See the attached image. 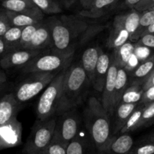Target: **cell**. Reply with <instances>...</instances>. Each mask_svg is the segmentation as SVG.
Segmentation results:
<instances>
[{"label": "cell", "instance_id": "17", "mask_svg": "<svg viewBox=\"0 0 154 154\" xmlns=\"http://www.w3.org/2000/svg\"><path fill=\"white\" fill-rule=\"evenodd\" d=\"M120 0H94L86 9L79 13V15L87 18H99L117 7Z\"/></svg>", "mask_w": 154, "mask_h": 154}, {"label": "cell", "instance_id": "26", "mask_svg": "<svg viewBox=\"0 0 154 154\" xmlns=\"http://www.w3.org/2000/svg\"><path fill=\"white\" fill-rule=\"evenodd\" d=\"M22 29L23 27L11 26L4 34L2 38L7 47V52L19 48Z\"/></svg>", "mask_w": 154, "mask_h": 154}, {"label": "cell", "instance_id": "11", "mask_svg": "<svg viewBox=\"0 0 154 154\" xmlns=\"http://www.w3.org/2000/svg\"><path fill=\"white\" fill-rule=\"evenodd\" d=\"M22 125L17 117L0 125V150L21 143Z\"/></svg>", "mask_w": 154, "mask_h": 154}, {"label": "cell", "instance_id": "34", "mask_svg": "<svg viewBox=\"0 0 154 154\" xmlns=\"http://www.w3.org/2000/svg\"><path fill=\"white\" fill-rule=\"evenodd\" d=\"M40 154H66V146L57 140H52Z\"/></svg>", "mask_w": 154, "mask_h": 154}, {"label": "cell", "instance_id": "38", "mask_svg": "<svg viewBox=\"0 0 154 154\" xmlns=\"http://www.w3.org/2000/svg\"><path fill=\"white\" fill-rule=\"evenodd\" d=\"M154 101V85L152 87H149L147 89L144 90L142 97L141 101L140 103L143 104H148L149 103H152Z\"/></svg>", "mask_w": 154, "mask_h": 154}, {"label": "cell", "instance_id": "27", "mask_svg": "<svg viewBox=\"0 0 154 154\" xmlns=\"http://www.w3.org/2000/svg\"><path fill=\"white\" fill-rule=\"evenodd\" d=\"M144 90L141 85H129L121 98L120 103H139L141 101Z\"/></svg>", "mask_w": 154, "mask_h": 154}, {"label": "cell", "instance_id": "51", "mask_svg": "<svg viewBox=\"0 0 154 154\" xmlns=\"http://www.w3.org/2000/svg\"><path fill=\"white\" fill-rule=\"evenodd\" d=\"M1 89H2V88H1ZM1 89H0V90H1Z\"/></svg>", "mask_w": 154, "mask_h": 154}, {"label": "cell", "instance_id": "9", "mask_svg": "<svg viewBox=\"0 0 154 154\" xmlns=\"http://www.w3.org/2000/svg\"><path fill=\"white\" fill-rule=\"evenodd\" d=\"M119 66L120 65L114 54H111L110 64H109V70H108L104 86H103V91H102L101 100H100L103 108L110 118L112 117L114 113L113 94L116 79V75H117L118 69H119Z\"/></svg>", "mask_w": 154, "mask_h": 154}, {"label": "cell", "instance_id": "35", "mask_svg": "<svg viewBox=\"0 0 154 154\" xmlns=\"http://www.w3.org/2000/svg\"><path fill=\"white\" fill-rule=\"evenodd\" d=\"M128 154H154V142H144L131 148Z\"/></svg>", "mask_w": 154, "mask_h": 154}, {"label": "cell", "instance_id": "42", "mask_svg": "<svg viewBox=\"0 0 154 154\" xmlns=\"http://www.w3.org/2000/svg\"><path fill=\"white\" fill-rule=\"evenodd\" d=\"M7 82V75L5 74L4 69H2L0 66V89L3 87V85Z\"/></svg>", "mask_w": 154, "mask_h": 154}, {"label": "cell", "instance_id": "23", "mask_svg": "<svg viewBox=\"0 0 154 154\" xmlns=\"http://www.w3.org/2000/svg\"><path fill=\"white\" fill-rule=\"evenodd\" d=\"M129 85V80H128V72L125 67L119 66L118 69L117 75L116 79L115 89H114L113 94V107L114 111L116 106L120 103L121 98L125 92V89Z\"/></svg>", "mask_w": 154, "mask_h": 154}, {"label": "cell", "instance_id": "16", "mask_svg": "<svg viewBox=\"0 0 154 154\" xmlns=\"http://www.w3.org/2000/svg\"><path fill=\"white\" fill-rule=\"evenodd\" d=\"M21 104L16 100L13 93L5 94L0 98V125L17 117Z\"/></svg>", "mask_w": 154, "mask_h": 154}, {"label": "cell", "instance_id": "40", "mask_svg": "<svg viewBox=\"0 0 154 154\" xmlns=\"http://www.w3.org/2000/svg\"><path fill=\"white\" fill-rule=\"evenodd\" d=\"M153 5L154 0H142L141 2H139L134 8L137 11L142 12V11L149 9Z\"/></svg>", "mask_w": 154, "mask_h": 154}, {"label": "cell", "instance_id": "48", "mask_svg": "<svg viewBox=\"0 0 154 154\" xmlns=\"http://www.w3.org/2000/svg\"><path fill=\"white\" fill-rule=\"evenodd\" d=\"M149 9H150V10H152V11H154V5H153V6L151 7V8H149ZM148 10H149V9H148Z\"/></svg>", "mask_w": 154, "mask_h": 154}, {"label": "cell", "instance_id": "39", "mask_svg": "<svg viewBox=\"0 0 154 154\" xmlns=\"http://www.w3.org/2000/svg\"><path fill=\"white\" fill-rule=\"evenodd\" d=\"M142 0H123V2L117 6L118 10H129L134 8Z\"/></svg>", "mask_w": 154, "mask_h": 154}, {"label": "cell", "instance_id": "32", "mask_svg": "<svg viewBox=\"0 0 154 154\" xmlns=\"http://www.w3.org/2000/svg\"><path fill=\"white\" fill-rule=\"evenodd\" d=\"M42 21H43V20H42ZM42 22L38 23H35V24L28 25V26L23 27V29H22L21 37H20V46H19V48H26V47H27V45H29L31 39H32V36H33L34 33H35L36 29L38 28V26H40Z\"/></svg>", "mask_w": 154, "mask_h": 154}, {"label": "cell", "instance_id": "6", "mask_svg": "<svg viewBox=\"0 0 154 154\" xmlns=\"http://www.w3.org/2000/svg\"><path fill=\"white\" fill-rule=\"evenodd\" d=\"M56 117L37 119L23 147L25 154H40L53 140Z\"/></svg>", "mask_w": 154, "mask_h": 154}, {"label": "cell", "instance_id": "15", "mask_svg": "<svg viewBox=\"0 0 154 154\" xmlns=\"http://www.w3.org/2000/svg\"><path fill=\"white\" fill-rule=\"evenodd\" d=\"M133 146L134 140L128 133L116 134L112 136L107 146L99 154H128Z\"/></svg>", "mask_w": 154, "mask_h": 154}, {"label": "cell", "instance_id": "13", "mask_svg": "<svg viewBox=\"0 0 154 154\" xmlns=\"http://www.w3.org/2000/svg\"><path fill=\"white\" fill-rule=\"evenodd\" d=\"M1 5L5 10L44 19V14L32 0H7L2 2Z\"/></svg>", "mask_w": 154, "mask_h": 154}, {"label": "cell", "instance_id": "44", "mask_svg": "<svg viewBox=\"0 0 154 154\" xmlns=\"http://www.w3.org/2000/svg\"><path fill=\"white\" fill-rule=\"evenodd\" d=\"M79 1L83 9H86L90 6V5L94 2V0H79Z\"/></svg>", "mask_w": 154, "mask_h": 154}, {"label": "cell", "instance_id": "30", "mask_svg": "<svg viewBox=\"0 0 154 154\" xmlns=\"http://www.w3.org/2000/svg\"><path fill=\"white\" fill-rule=\"evenodd\" d=\"M154 23V11L146 10L141 12L137 30L131 42H137L144 31Z\"/></svg>", "mask_w": 154, "mask_h": 154}, {"label": "cell", "instance_id": "47", "mask_svg": "<svg viewBox=\"0 0 154 154\" xmlns=\"http://www.w3.org/2000/svg\"><path fill=\"white\" fill-rule=\"evenodd\" d=\"M75 0H63V3L66 5V6H69V5H72Z\"/></svg>", "mask_w": 154, "mask_h": 154}, {"label": "cell", "instance_id": "22", "mask_svg": "<svg viewBox=\"0 0 154 154\" xmlns=\"http://www.w3.org/2000/svg\"><path fill=\"white\" fill-rule=\"evenodd\" d=\"M66 154H99L89 138L77 136L66 146Z\"/></svg>", "mask_w": 154, "mask_h": 154}, {"label": "cell", "instance_id": "50", "mask_svg": "<svg viewBox=\"0 0 154 154\" xmlns=\"http://www.w3.org/2000/svg\"><path fill=\"white\" fill-rule=\"evenodd\" d=\"M152 73H154V69H153V70H152Z\"/></svg>", "mask_w": 154, "mask_h": 154}, {"label": "cell", "instance_id": "18", "mask_svg": "<svg viewBox=\"0 0 154 154\" xmlns=\"http://www.w3.org/2000/svg\"><path fill=\"white\" fill-rule=\"evenodd\" d=\"M52 44L51 31L47 23L42 21L34 33L30 42L26 47V49L40 50L44 51L46 48H51Z\"/></svg>", "mask_w": 154, "mask_h": 154}, {"label": "cell", "instance_id": "31", "mask_svg": "<svg viewBox=\"0 0 154 154\" xmlns=\"http://www.w3.org/2000/svg\"><path fill=\"white\" fill-rule=\"evenodd\" d=\"M44 14H56L62 11L60 5L54 0H32Z\"/></svg>", "mask_w": 154, "mask_h": 154}, {"label": "cell", "instance_id": "12", "mask_svg": "<svg viewBox=\"0 0 154 154\" xmlns=\"http://www.w3.org/2000/svg\"><path fill=\"white\" fill-rule=\"evenodd\" d=\"M130 41V35L124 26L121 14L115 17L112 21L109 37L107 38V45L109 48L117 50L122 45Z\"/></svg>", "mask_w": 154, "mask_h": 154}, {"label": "cell", "instance_id": "20", "mask_svg": "<svg viewBox=\"0 0 154 154\" xmlns=\"http://www.w3.org/2000/svg\"><path fill=\"white\" fill-rule=\"evenodd\" d=\"M100 47L91 46L86 48L82 53L80 63L86 73L91 85L94 82V72L98 60Z\"/></svg>", "mask_w": 154, "mask_h": 154}, {"label": "cell", "instance_id": "29", "mask_svg": "<svg viewBox=\"0 0 154 154\" xmlns=\"http://www.w3.org/2000/svg\"><path fill=\"white\" fill-rule=\"evenodd\" d=\"M134 48H135V45L131 42L128 41V42L124 44L117 50L114 51V56L116 57V60H118L120 66H123L125 68L126 67L128 60H130V58L134 54Z\"/></svg>", "mask_w": 154, "mask_h": 154}, {"label": "cell", "instance_id": "28", "mask_svg": "<svg viewBox=\"0 0 154 154\" xmlns=\"http://www.w3.org/2000/svg\"><path fill=\"white\" fill-rule=\"evenodd\" d=\"M145 104L142 103H139L137 107L134 109L132 113L129 116L128 119L127 120L126 123L122 128L119 134H125V133L131 132V131H134L137 129V126H138L139 122L141 118L142 112H143V109H144Z\"/></svg>", "mask_w": 154, "mask_h": 154}, {"label": "cell", "instance_id": "3", "mask_svg": "<svg viewBox=\"0 0 154 154\" xmlns=\"http://www.w3.org/2000/svg\"><path fill=\"white\" fill-rule=\"evenodd\" d=\"M66 69L58 72L41 94L35 110L38 119L43 120L57 117L69 110L66 106L63 90Z\"/></svg>", "mask_w": 154, "mask_h": 154}, {"label": "cell", "instance_id": "36", "mask_svg": "<svg viewBox=\"0 0 154 154\" xmlns=\"http://www.w3.org/2000/svg\"><path fill=\"white\" fill-rule=\"evenodd\" d=\"M11 26L5 13V10L3 8H0V37L3 36Z\"/></svg>", "mask_w": 154, "mask_h": 154}, {"label": "cell", "instance_id": "10", "mask_svg": "<svg viewBox=\"0 0 154 154\" xmlns=\"http://www.w3.org/2000/svg\"><path fill=\"white\" fill-rule=\"evenodd\" d=\"M44 51L18 48L8 51L0 59V66L2 69L14 67H23Z\"/></svg>", "mask_w": 154, "mask_h": 154}, {"label": "cell", "instance_id": "49", "mask_svg": "<svg viewBox=\"0 0 154 154\" xmlns=\"http://www.w3.org/2000/svg\"><path fill=\"white\" fill-rule=\"evenodd\" d=\"M1 1H2V2H3V1H7V0H1Z\"/></svg>", "mask_w": 154, "mask_h": 154}, {"label": "cell", "instance_id": "24", "mask_svg": "<svg viewBox=\"0 0 154 154\" xmlns=\"http://www.w3.org/2000/svg\"><path fill=\"white\" fill-rule=\"evenodd\" d=\"M5 13L11 26L24 27L28 25L40 23L43 20V19L38 18V17H34V16L8 11V10H5Z\"/></svg>", "mask_w": 154, "mask_h": 154}, {"label": "cell", "instance_id": "33", "mask_svg": "<svg viewBox=\"0 0 154 154\" xmlns=\"http://www.w3.org/2000/svg\"><path fill=\"white\" fill-rule=\"evenodd\" d=\"M154 123V101L146 104L142 112L137 129Z\"/></svg>", "mask_w": 154, "mask_h": 154}, {"label": "cell", "instance_id": "8", "mask_svg": "<svg viewBox=\"0 0 154 154\" xmlns=\"http://www.w3.org/2000/svg\"><path fill=\"white\" fill-rule=\"evenodd\" d=\"M81 117L75 108L69 109L56 117L53 140L67 145L79 135Z\"/></svg>", "mask_w": 154, "mask_h": 154}, {"label": "cell", "instance_id": "21", "mask_svg": "<svg viewBox=\"0 0 154 154\" xmlns=\"http://www.w3.org/2000/svg\"><path fill=\"white\" fill-rule=\"evenodd\" d=\"M138 103H119L115 109L112 116H114L113 125L112 130L113 135L119 134L122 128L126 123L131 114L134 110Z\"/></svg>", "mask_w": 154, "mask_h": 154}, {"label": "cell", "instance_id": "5", "mask_svg": "<svg viewBox=\"0 0 154 154\" xmlns=\"http://www.w3.org/2000/svg\"><path fill=\"white\" fill-rule=\"evenodd\" d=\"M74 54H64L55 52L42 51L30 62L20 68L24 73L30 72H60L69 67Z\"/></svg>", "mask_w": 154, "mask_h": 154}, {"label": "cell", "instance_id": "7", "mask_svg": "<svg viewBox=\"0 0 154 154\" xmlns=\"http://www.w3.org/2000/svg\"><path fill=\"white\" fill-rule=\"evenodd\" d=\"M58 72H30L20 82L13 93L16 100L22 104L38 95L53 80Z\"/></svg>", "mask_w": 154, "mask_h": 154}, {"label": "cell", "instance_id": "4", "mask_svg": "<svg viewBox=\"0 0 154 154\" xmlns=\"http://www.w3.org/2000/svg\"><path fill=\"white\" fill-rule=\"evenodd\" d=\"M91 85L80 61L66 68L63 79V95L68 109L80 104Z\"/></svg>", "mask_w": 154, "mask_h": 154}, {"label": "cell", "instance_id": "2", "mask_svg": "<svg viewBox=\"0 0 154 154\" xmlns=\"http://www.w3.org/2000/svg\"><path fill=\"white\" fill-rule=\"evenodd\" d=\"M83 121L88 137L98 152L105 149L112 137L111 118L106 112L100 100L90 97L84 109Z\"/></svg>", "mask_w": 154, "mask_h": 154}, {"label": "cell", "instance_id": "14", "mask_svg": "<svg viewBox=\"0 0 154 154\" xmlns=\"http://www.w3.org/2000/svg\"><path fill=\"white\" fill-rule=\"evenodd\" d=\"M154 69V54L140 62L128 74L129 85H141L145 83ZM128 72V73H129Z\"/></svg>", "mask_w": 154, "mask_h": 154}, {"label": "cell", "instance_id": "19", "mask_svg": "<svg viewBox=\"0 0 154 154\" xmlns=\"http://www.w3.org/2000/svg\"><path fill=\"white\" fill-rule=\"evenodd\" d=\"M110 56L105 53L101 48L100 49L98 60L94 72L93 88L98 92H102L106 79L109 64H110Z\"/></svg>", "mask_w": 154, "mask_h": 154}, {"label": "cell", "instance_id": "43", "mask_svg": "<svg viewBox=\"0 0 154 154\" xmlns=\"http://www.w3.org/2000/svg\"><path fill=\"white\" fill-rule=\"evenodd\" d=\"M7 52V47L5 45L2 37H0V59L3 57L4 54Z\"/></svg>", "mask_w": 154, "mask_h": 154}, {"label": "cell", "instance_id": "41", "mask_svg": "<svg viewBox=\"0 0 154 154\" xmlns=\"http://www.w3.org/2000/svg\"><path fill=\"white\" fill-rule=\"evenodd\" d=\"M154 85V73L151 74L150 76L147 79V80L145 82V83L143 85V89L146 90L149 88V87H152Z\"/></svg>", "mask_w": 154, "mask_h": 154}, {"label": "cell", "instance_id": "37", "mask_svg": "<svg viewBox=\"0 0 154 154\" xmlns=\"http://www.w3.org/2000/svg\"><path fill=\"white\" fill-rule=\"evenodd\" d=\"M137 43L148 48H154V33H148L141 35L137 41Z\"/></svg>", "mask_w": 154, "mask_h": 154}, {"label": "cell", "instance_id": "45", "mask_svg": "<svg viewBox=\"0 0 154 154\" xmlns=\"http://www.w3.org/2000/svg\"><path fill=\"white\" fill-rule=\"evenodd\" d=\"M144 142H154V131L148 134L144 138Z\"/></svg>", "mask_w": 154, "mask_h": 154}, {"label": "cell", "instance_id": "1", "mask_svg": "<svg viewBox=\"0 0 154 154\" xmlns=\"http://www.w3.org/2000/svg\"><path fill=\"white\" fill-rule=\"evenodd\" d=\"M45 22L51 31V50L64 54H74L78 47L103 29L101 26L90 25L80 15L51 16Z\"/></svg>", "mask_w": 154, "mask_h": 154}, {"label": "cell", "instance_id": "25", "mask_svg": "<svg viewBox=\"0 0 154 154\" xmlns=\"http://www.w3.org/2000/svg\"><path fill=\"white\" fill-rule=\"evenodd\" d=\"M120 14L124 26L130 35V42H131L138 28L141 12L132 8Z\"/></svg>", "mask_w": 154, "mask_h": 154}, {"label": "cell", "instance_id": "46", "mask_svg": "<svg viewBox=\"0 0 154 154\" xmlns=\"http://www.w3.org/2000/svg\"><path fill=\"white\" fill-rule=\"evenodd\" d=\"M148 33H154V23H152L151 26H149V27L144 31V32L142 34V35H144V34H148Z\"/></svg>", "mask_w": 154, "mask_h": 154}]
</instances>
